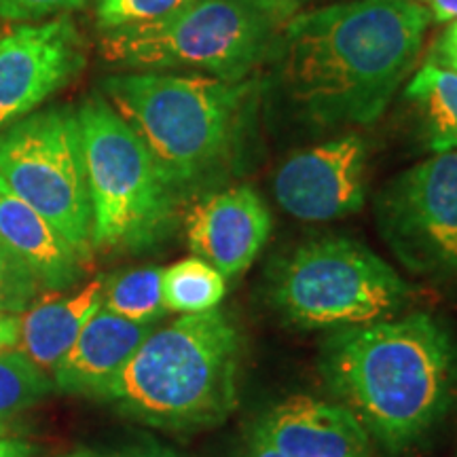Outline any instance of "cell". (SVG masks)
<instances>
[{
    "label": "cell",
    "mask_w": 457,
    "mask_h": 457,
    "mask_svg": "<svg viewBox=\"0 0 457 457\" xmlns=\"http://www.w3.org/2000/svg\"><path fill=\"white\" fill-rule=\"evenodd\" d=\"M432 17L417 0H345L299 11L267 62L271 102L295 123H375L413 72Z\"/></svg>",
    "instance_id": "obj_1"
},
{
    "label": "cell",
    "mask_w": 457,
    "mask_h": 457,
    "mask_svg": "<svg viewBox=\"0 0 457 457\" xmlns=\"http://www.w3.org/2000/svg\"><path fill=\"white\" fill-rule=\"evenodd\" d=\"M320 373L370 441L404 453L455 407L457 339L426 312L341 328L322 345Z\"/></svg>",
    "instance_id": "obj_2"
},
{
    "label": "cell",
    "mask_w": 457,
    "mask_h": 457,
    "mask_svg": "<svg viewBox=\"0 0 457 457\" xmlns=\"http://www.w3.org/2000/svg\"><path fill=\"white\" fill-rule=\"evenodd\" d=\"M259 83L197 72H119L102 81V96L180 195L231 170L259 102Z\"/></svg>",
    "instance_id": "obj_3"
},
{
    "label": "cell",
    "mask_w": 457,
    "mask_h": 457,
    "mask_svg": "<svg viewBox=\"0 0 457 457\" xmlns=\"http://www.w3.org/2000/svg\"><path fill=\"white\" fill-rule=\"evenodd\" d=\"M242 335L219 310L155 328L104 392L134 420L170 432L214 428L237 407Z\"/></svg>",
    "instance_id": "obj_4"
},
{
    "label": "cell",
    "mask_w": 457,
    "mask_h": 457,
    "mask_svg": "<svg viewBox=\"0 0 457 457\" xmlns=\"http://www.w3.org/2000/svg\"><path fill=\"white\" fill-rule=\"evenodd\" d=\"M296 0H191L151 24L102 34L100 54L129 72L193 71L239 83L270 62Z\"/></svg>",
    "instance_id": "obj_5"
},
{
    "label": "cell",
    "mask_w": 457,
    "mask_h": 457,
    "mask_svg": "<svg viewBox=\"0 0 457 457\" xmlns=\"http://www.w3.org/2000/svg\"><path fill=\"white\" fill-rule=\"evenodd\" d=\"M91 199V242L104 250L157 244L176 212L170 187L145 142L102 94L77 108Z\"/></svg>",
    "instance_id": "obj_6"
},
{
    "label": "cell",
    "mask_w": 457,
    "mask_h": 457,
    "mask_svg": "<svg viewBox=\"0 0 457 457\" xmlns=\"http://www.w3.org/2000/svg\"><path fill=\"white\" fill-rule=\"evenodd\" d=\"M411 286L390 262L352 237L328 236L301 244L279 261L271 303L305 330L353 328L396 318Z\"/></svg>",
    "instance_id": "obj_7"
},
{
    "label": "cell",
    "mask_w": 457,
    "mask_h": 457,
    "mask_svg": "<svg viewBox=\"0 0 457 457\" xmlns=\"http://www.w3.org/2000/svg\"><path fill=\"white\" fill-rule=\"evenodd\" d=\"M0 180L89 261L94 219L74 108H45L0 129Z\"/></svg>",
    "instance_id": "obj_8"
},
{
    "label": "cell",
    "mask_w": 457,
    "mask_h": 457,
    "mask_svg": "<svg viewBox=\"0 0 457 457\" xmlns=\"http://www.w3.org/2000/svg\"><path fill=\"white\" fill-rule=\"evenodd\" d=\"M375 219L400 265L457 282V148L394 176L377 195Z\"/></svg>",
    "instance_id": "obj_9"
},
{
    "label": "cell",
    "mask_w": 457,
    "mask_h": 457,
    "mask_svg": "<svg viewBox=\"0 0 457 457\" xmlns=\"http://www.w3.org/2000/svg\"><path fill=\"white\" fill-rule=\"evenodd\" d=\"M273 197L303 222L356 214L367 202L369 145L356 134L320 142L286 157L273 174Z\"/></svg>",
    "instance_id": "obj_10"
},
{
    "label": "cell",
    "mask_w": 457,
    "mask_h": 457,
    "mask_svg": "<svg viewBox=\"0 0 457 457\" xmlns=\"http://www.w3.org/2000/svg\"><path fill=\"white\" fill-rule=\"evenodd\" d=\"M83 37L68 15L0 37V129L30 114L85 68Z\"/></svg>",
    "instance_id": "obj_11"
},
{
    "label": "cell",
    "mask_w": 457,
    "mask_h": 457,
    "mask_svg": "<svg viewBox=\"0 0 457 457\" xmlns=\"http://www.w3.org/2000/svg\"><path fill=\"white\" fill-rule=\"evenodd\" d=\"M188 248L197 259L237 278L253 265L271 233V214L250 187H231L204 195L185 220Z\"/></svg>",
    "instance_id": "obj_12"
},
{
    "label": "cell",
    "mask_w": 457,
    "mask_h": 457,
    "mask_svg": "<svg viewBox=\"0 0 457 457\" xmlns=\"http://www.w3.org/2000/svg\"><path fill=\"white\" fill-rule=\"evenodd\" d=\"M286 457H370V438L343 404L290 396L261 417L254 430Z\"/></svg>",
    "instance_id": "obj_13"
},
{
    "label": "cell",
    "mask_w": 457,
    "mask_h": 457,
    "mask_svg": "<svg viewBox=\"0 0 457 457\" xmlns=\"http://www.w3.org/2000/svg\"><path fill=\"white\" fill-rule=\"evenodd\" d=\"M153 330L155 324L129 322L100 305L55 367V386L68 394L102 398Z\"/></svg>",
    "instance_id": "obj_14"
},
{
    "label": "cell",
    "mask_w": 457,
    "mask_h": 457,
    "mask_svg": "<svg viewBox=\"0 0 457 457\" xmlns=\"http://www.w3.org/2000/svg\"><path fill=\"white\" fill-rule=\"evenodd\" d=\"M0 242L7 245L38 284L64 290L83 276L85 261L37 210L21 202L0 180Z\"/></svg>",
    "instance_id": "obj_15"
},
{
    "label": "cell",
    "mask_w": 457,
    "mask_h": 457,
    "mask_svg": "<svg viewBox=\"0 0 457 457\" xmlns=\"http://www.w3.org/2000/svg\"><path fill=\"white\" fill-rule=\"evenodd\" d=\"M106 278L98 276L66 295L34 301L20 316L17 352L24 353L43 373H54L71 350L85 322L100 310Z\"/></svg>",
    "instance_id": "obj_16"
},
{
    "label": "cell",
    "mask_w": 457,
    "mask_h": 457,
    "mask_svg": "<svg viewBox=\"0 0 457 457\" xmlns=\"http://www.w3.org/2000/svg\"><path fill=\"white\" fill-rule=\"evenodd\" d=\"M404 100L420 119L428 151L457 148V71L430 60L407 83Z\"/></svg>",
    "instance_id": "obj_17"
},
{
    "label": "cell",
    "mask_w": 457,
    "mask_h": 457,
    "mask_svg": "<svg viewBox=\"0 0 457 457\" xmlns=\"http://www.w3.org/2000/svg\"><path fill=\"white\" fill-rule=\"evenodd\" d=\"M163 305L168 312L195 316L212 312L227 295V279L197 256L165 267L162 278Z\"/></svg>",
    "instance_id": "obj_18"
},
{
    "label": "cell",
    "mask_w": 457,
    "mask_h": 457,
    "mask_svg": "<svg viewBox=\"0 0 457 457\" xmlns=\"http://www.w3.org/2000/svg\"><path fill=\"white\" fill-rule=\"evenodd\" d=\"M162 267H138L106 278L102 307L114 316L138 324H155L163 316V290H162Z\"/></svg>",
    "instance_id": "obj_19"
},
{
    "label": "cell",
    "mask_w": 457,
    "mask_h": 457,
    "mask_svg": "<svg viewBox=\"0 0 457 457\" xmlns=\"http://www.w3.org/2000/svg\"><path fill=\"white\" fill-rule=\"evenodd\" d=\"M51 390L49 377L20 352L0 353V438L17 413L30 409Z\"/></svg>",
    "instance_id": "obj_20"
},
{
    "label": "cell",
    "mask_w": 457,
    "mask_h": 457,
    "mask_svg": "<svg viewBox=\"0 0 457 457\" xmlns=\"http://www.w3.org/2000/svg\"><path fill=\"white\" fill-rule=\"evenodd\" d=\"M188 3L191 0H96V24L102 32L151 24Z\"/></svg>",
    "instance_id": "obj_21"
},
{
    "label": "cell",
    "mask_w": 457,
    "mask_h": 457,
    "mask_svg": "<svg viewBox=\"0 0 457 457\" xmlns=\"http://www.w3.org/2000/svg\"><path fill=\"white\" fill-rule=\"evenodd\" d=\"M38 279L0 242V313H21L37 301Z\"/></svg>",
    "instance_id": "obj_22"
},
{
    "label": "cell",
    "mask_w": 457,
    "mask_h": 457,
    "mask_svg": "<svg viewBox=\"0 0 457 457\" xmlns=\"http://www.w3.org/2000/svg\"><path fill=\"white\" fill-rule=\"evenodd\" d=\"M83 4L85 0H0V17L11 21L43 20L47 15L71 13Z\"/></svg>",
    "instance_id": "obj_23"
},
{
    "label": "cell",
    "mask_w": 457,
    "mask_h": 457,
    "mask_svg": "<svg viewBox=\"0 0 457 457\" xmlns=\"http://www.w3.org/2000/svg\"><path fill=\"white\" fill-rule=\"evenodd\" d=\"M457 60V20L449 26V30L438 38L436 47H434V60L438 64L447 66L449 62Z\"/></svg>",
    "instance_id": "obj_24"
},
{
    "label": "cell",
    "mask_w": 457,
    "mask_h": 457,
    "mask_svg": "<svg viewBox=\"0 0 457 457\" xmlns=\"http://www.w3.org/2000/svg\"><path fill=\"white\" fill-rule=\"evenodd\" d=\"M417 3L426 7L436 24H449L457 20V0H417Z\"/></svg>",
    "instance_id": "obj_25"
},
{
    "label": "cell",
    "mask_w": 457,
    "mask_h": 457,
    "mask_svg": "<svg viewBox=\"0 0 457 457\" xmlns=\"http://www.w3.org/2000/svg\"><path fill=\"white\" fill-rule=\"evenodd\" d=\"M20 339V318L15 313H0V353L17 347Z\"/></svg>",
    "instance_id": "obj_26"
},
{
    "label": "cell",
    "mask_w": 457,
    "mask_h": 457,
    "mask_svg": "<svg viewBox=\"0 0 457 457\" xmlns=\"http://www.w3.org/2000/svg\"><path fill=\"white\" fill-rule=\"evenodd\" d=\"M111 457H182L171 451L170 447H163V445L157 443H142V445H131V447H125Z\"/></svg>",
    "instance_id": "obj_27"
},
{
    "label": "cell",
    "mask_w": 457,
    "mask_h": 457,
    "mask_svg": "<svg viewBox=\"0 0 457 457\" xmlns=\"http://www.w3.org/2000/svg\"><path fill=\"white\" fill-rule=\"evenodd\" d=\"M0 457H32V447L17 438H0Z\"/></svg>",
    "instance_id": "obj_28"
},
{
    "label": "cell",
    "mask_w": 457,
    "mask_h": 457,
    "mask_svg": "<svg viewBox=\"0 0 457 457\" xmlns=\"http://www.w3.org/2000/svg\"><path fill=\"white\" fill-rule=\"evenodd\" d=\"M244 457H286V455H282L279 451L270 447V445H267L265 441H261V438L254 434L253 441H250V445H248V449H245Z\"/></svg>",
    "instance_id": "obj_29"
},
{
    "label": "cell",
    "mask_w": 457,
    "mask_h": 457,
    "mask_svg": "<svg viewBox=\"0 0 457 457\" xmlns=\"http://www.w3.org/2000/svg\"><path fill=\"white\" fill-rule=\"evenodd\" d=\"M64 457H100V455H96L94 451H85V449H81V451H74V453H68V455H64Z\"/></svg>",
    "instance_id": "obj_30"
},
{
    "label": "cell",
    "mask_w": 457,
    "mask_h": 457,
    "mask_svg": "<svg viewBox=\"0 0 457 457\" xmlns=\"http://www.w3.org/2000/svg\"><path fill=\"white\" fill-rule=\"evenodd\" d=\"M449 68H453V71H457V60H453V62H449V64H447Z\"/></svg>",
    "instance_id": "obj_31"
},
{
    "label": "cell",
    "mask_w": 457,
    "mask_h": 457,
    "mask_svg": "<svg viewBox=\"0 0 457 457\" xmlns=\"http://www.w3.org/2000/svg\"><path fill=\"white\" fill-rule=\"evenodd\" d=\"M296 3H299V4H303V3H305V0H296Z\"/></svg>",
    "instance_id": "obj_32"
},
{
    "label": "cell",
    "mask_w": 457,
    "mask_h": 457,
    "mask_svg": "<svg viewBox=\"0 0 457 457\" xmlns=\"http://www.w3.org/2000/svg\"><path fill=\"white\" fill-rule=\"evenodd\" d=\"M455 457H457V451H455Z\"/></svg>",
    "instance_id": "obj_33"
}]
</instances>
